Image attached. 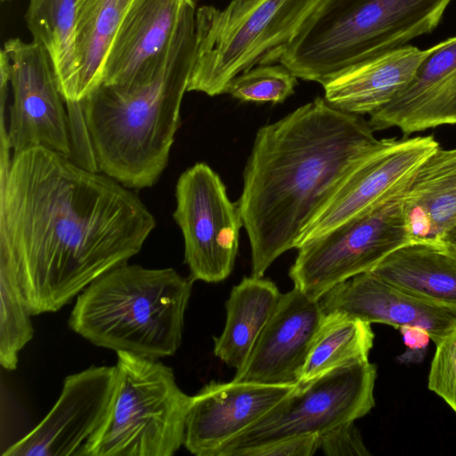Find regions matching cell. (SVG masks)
Masks as SVG:
<instances>
[{"instance_id":"cell-22","label":"cell","mask_w":456,"mask_h":456,"mask_svg":"<svg viewBox=\"0 0 456 456\" xmlns=\"http://www.w3.org/2000/svg\"><path fill=\"white\" fill-rule=\"evenodd\" d=\"M370 272L417 297L456 311V256L443 247L406 245Z\"/></svg>"},{"instance_id":"cell-11","label":"cell","mask_w":456,"mask_h":456,"mask_svg":"<svg viewBox=\"0 0 456 456\" xmlns=\"http://www.w3.org/2000/svg\"><path fill=\"white\" fill-rule=\"evenodd\" d=\"M3 50L10 61L12 102L8 126L1 111L0 135L13 154L43 147L72 159L69 114L47 52L18 37L5 41Z\"/></svg>"},{"instance_id":"cell-7","label":"cell","mask_w":456,"mask_h":456,"mask_svg":"<svg viewBox=\"0 0 456 456\" xmlns=\"http://www.w3.org/2000/svg\"><path fill=\"white\" fill-rule=\"evenodd\" d=\"M107 415L81 456H171L184 443L191 396L158 359L117 352Z\"/></svg>"},{"instance_id":"cell-24","label":"cell","mask_w":456,"mask_h":456,"mask_svg":"<svg viewBox=\"0 0 456 456\" xmlns=\"http://www.w3.org/2000/svg\"><path fill=\"white\" fill-rule=\"evenodd\" d=\"M77 0H28L25 15L33 40L47 52L59 91L72 102L76 79L75 26Z\"/></svg>"},{"instance_id":"cell-20","label":"cell","mask_w":456,"mask_h":456,"mask_svg":"<svg viewBox=\"0 0 456 456\" xmlns=\"http://www.w3.org/2000/svg\"><path fill=\"white\" fill-rule=\"evenodd\" d=\"M403 205L411 243L443 247L456 225V148L439 146L421 163L405 188Z\"/></svg>"},{"instance_id":"cell-12","label":"cell","mask_w":456,"mask_h":456,"mask_svg":"<svg viewBox=\"0 0 456 456\" xmlns=\"http://www.w3.org/2000/svg\"><path fill=\"white\" fill-rule=\"evenodd\" d=\"M438 147L433 135L381 139L307 226L297 248L403 190Z\"/></svg>"},{"instance_id":"cell-8","label":"cell","mask_w":456,"mask_h":456,"mask_svg":"<svg viewBox=\"0 0 456 456\" xmlns=\"http://www.w3.org/2000/svg\"><path fill=\"white\" fill-rule=\"evenodd\" d=\"M377 367L369 361L332 370L296 387L216 456H248L285 439L318 435L369 413L375 405Z\"/></svg>"},{"instance_id":"cell-15","label":"cell","mask_w":456,"mask_h":456,"mask_svg":"<svg viewBox=\"0 0 456 456\" xmlns=\"http://www.w3.org/2000/svg\"><path fill=\"white\" fill-rule=\"evenodd\" d=\"M296 387V384L215 382L195 395L187 415L183 445L197 456H216Z\"/></svg>"},{"instance_id":"cell-10","label":"cell","mask_w":456,"mask_h":456,"mask_svg":"<svg viewBox=\"0 0 456 456\" xmlns=\"http://www.w3.org/2000/svg\"><path fill=\"white\" fill-rule=\"evenodd\" d=\"M173 217L181 230L184 262L193 281L219 282L232 273L243 226L219 175L198 162L183 171L175 185Z\"/></svg>"},{"instance_id":"cell-25","label":"cell","mask_w":456,"mask_h":456,"mask_svg":"<svg viewBox=\"0 0 456 456\" xmlns=\"http://www.w3.org/2000/svg\"><path fill=\"white\" fill-rule=\"evenodd\" d=\"M373 340L370 322L340 312L325 314L296 385L303 386L345 365L369 361Z\"/></svg>"},{"instance_id":"cell-1","label":"cell","mask_w":456,"mask_h":456,"mask_svg":"<svg viewBox=\"0 0 456 456\" xmlns=\"http://www.w3.org/2000/svg\"><path fill=\"white\" fill-rule=\"evenodd\" d=\"M156 225L133 191L61 153L36 147L0 161V261L31 315L59 311L127 263Z\"/></svg>"},{"instance_id":"cell-33","label":"cell","mask_w":456,"mask_h":456,"mask_svg":"<svg viewBox=\"0 0 456 456\" xmlns=\"http://www.w3.org/2000/svg\"><path fill=\"white\" fill-rule=\"evenodd\" d=\"M3 1H4V0H3Z\"/></svg>"},{"instance_id":"cell-9","label":"cell","mask_w":456,"mask_h":456,"mask_svg":"<svg viewBox=\"0 0 456 456\" xmlns=\"http://www.w3.org/2000/svg\"><path fill=\"white\" fill-rule=\"evenodd\" d=\"M406 186L297 248L289 271L294 287L320 300L338 284L370 272L390 254L411 244L403 205Z\"/></svg>"},{"instance_id":"cell-4","label":"cell","mask_w":456,"mask_h":456,"mask_svg":"<svg viewBox=\"0 0 456 456\" xmlns=\"http://www.w3.org/2000/svg\"><path fill=\"white\" fill-rule=\"evenodd\" d=\"M193 281L173 268L119 265L77 296L69 326L100 347L172 356L182 343Z\"/></svg>"},{"instance_id":"cell-16","label":"cell","mask_w":456,"mask_h":456,"mask_svg":"<svg viewBox=\"0 0 456 456\" xmlns=\"http://www.w3.org/2000/svg\"><path fill=\"white\" fill-rule=\"evenodd\" d=\"M319 301L325 314L340 312L396 329L419 326L428 331L435 345L456 325V311L417 297L371 272L338 284Z\"/></svg>"},{"instance_id":"cell-29","label":"cell","mask_w":456,"mask_h":456,"mask_svg":"<svg viewBox=\"0 0 456 456\" xmlns=\"http://www.w3.org/2000/svg\"><path fill=\"white\" fill-rule=\"evenodd\" d=\"M328 456L370 455L354 421L344 423L321 436V446Z\"/></svg>"},{"instance_id":"cell-23","label":"cell","mask_w":456,"mask_h":456,"mask_svg":"<svg viewBox=\"0 0 456 456\" xmlns=\"http://www.w3.org/2000/svg\"><path fill=\"white\" fill-rule=\"evenodd\" d=\"M131 1L77 0L72 102L83 101L101 84L107 56Z\"/></svg>"},{"instance_id":"cell-13","label":"cell","mask_w":456,"mask_h":456,"mask_svg":"<svg viewBox=\"0 0 456 456\" xmlns=\"http://www.w3.org/2000/svg\"><path fill=\"white\" fill-rule=\"evenodd\" d=\"M115 381V366H91L67 376L46 416L3 455L81 456L107 415Z\"/></svg>"},{"instance_id":"cell-6","label":"cell","mask_w":456,"mask_h":456,"mask_svg":"<svg viewBox=\"0 0 456 456\" xmlns=\"http://www.w3.org/2000/svg\"><path fill=\"white\" fill-rule=\"evenodd\" d=\"M321 0H232L196 12V52L187 92L225 94L240 74L278 63Z\"/></svg>"},{"instance_id":"cell-14","label":"cell","mask_w":456,"mask_h":456,"mask_svg":"<svg viewBox=\"0 0 456 456\" xmlns=\"http://www.w3.org/2000/svg\"><path fill=\"white\" fill-rule=\"evenodd\" d=\"M325 316L320 301L297 288L281 294L246 362L232 380L297 384Z\"/></svg>"},{"instance_id":"cell-2","label":"cell","mask_w":456,"mask_h":456,"mask_svg":"<svg viewBox=\"0 0 456 456\" xmlns=\"http://www.w3.org/2000/svg\"><path fill=\"white\" fill-rule=\"evenodd\" d=\"M362 116L317 97L256 134L238 200L251 249L252 275L263 277L297 248L311 222L374 149Z\"/></svg>"},{"instance_id":"cell-18","label":"cell","mask_w":456,"mask_h":456,"mask_svg":"<svg viewBox=\"0 0 456 456\" xmlns=\"http://www.w3.org/2000/svg\"><path fill=\"white\" fill-rule=\"evenodd\" d=\"M198 0H132L107 56L102 82L127 86L152 66Z\"/></svg>"},{"instance_id":"cell-19","label":"cell","mask_w":456,"mask_h":456,"mask_svg":"<svg viewBox=\"0 0 456 456\" xmlns=\"http://www.w3.org/2000/svg\"><path fill=\"white\" fill-rule=\"evenodd\" d=\"M432 51L406 45L352 66L322 85L324 99L344 112L370 115L407 86Z\"/></svg>"},{"instance_id":"cell-27","label":"cell","mask_w":456,"mask_h":456,"mask_svg":"<svg viewBox=\"0 0 456 456\" xmlns=\"http://www.w3.org/2000/svg\"><path fill=\"white\" fill-rule=\"evenodd\" d=\"M297 77L284 65L256 66L237 76L225 94L247 102L281 103L295 94Z\"/></svg>"},{"instance_id":"cell-32","label":"cell","mask_w":456,"mask_h":456,"mask_svg":"<svg viewBox=\"0 0 456 456\" xmlns=\"http://www.w3.org/2000/svg\"><path fill=\"white\" fill-rule=\"evenodd\" d=\"M443 247L456 256V225H454L444 237Z\"/></svg>"},{"instance_id":"cell-30","label":"cell","mask_w":456,"mask_h":456,"mask_svg":"<svg viewBox=\"0 0 456 456\" xmlns=\"http://www.w3.org/2000/svg\"><path fill=\"white\" fill-rule=\"evenodd\" d=\"M321 446V436L307 435L285 439L257 448L248 456H311Z\"/></svg>"},{"instance_id":"cell-21","label":"cell","mask_w":456,"mask_h":456,"mask_svg":"<svg viewBox=\"0 0 456 456\" xmlns=\"http://www.w3.org/2000/svg\"><path fill=\"white\" fill-rule=\"evenodd\" d=\"M281 293L270 280L251 275L234 286L225 303L226 322L214 338V354L226 365L240 369L248 358L271 318Z\"/></svg>"},{"instance_id":"cell-28","label":"cell","mask_w":456,"mask_h":456,"mask_svg":"<svg viewBox=\"0 0 456 456\" xmlns=\"http://www.w3.org/2000/svg\"><path fill=\"white\" fill-rule=\"evenodd\" d=\"M436 346L428 387L456 412V325Z\"/></svg>"},{"instance_id":"cell-26","label":"cell","mask_w":456,"mask_h":456,"mask_svg":"<svg viewBox=\"0 0 456 456\" xmlns=\"http://www.w3.org/2000/svg\"><path fill=\"white\" fill-rule=\"evenodd\" d=\"M0 364L17 368L19 354L32 339L34 328L16 273L0 261Z\"/></svg>"},{"instance_id":"cell-3","label":"cell","mask_w":456,"mask_h":456,"mask_svg":"<svg viewBox=\"0 0 456 456\" xmlns=\"http://www.w3.org/2000/svg\"><path fill=\"white\" fill-rule=\"evenodd\" d=\"M196 12L135 81L101 83L79 102L97 170L129 189L153 186L167 166L195 58Z\"/></svg>"},{"instance_id":"cell-31","label":"cell","mask_w":456,"mask_h":456,"mask_svg":"<svg viewBox=\"0 0 456 456\" xmlns=\"http://www.w3.org/2000/svg\"><path fill=\"white\" fill-rule=\"evenodd\" d=\"M399 330L406 350L397 360L407 364L420 362L427 354L429 342L432 341L430 334L419 326H403Z\"/></svg>"},{"instance_id":"cell-5","label":"cell","mask_w":456,"mask_h":456,"mask_svg":"<svg viewBox=\"0 0 456 456\" xmlns=\"http://www.w3.org/2000/svg\"><path fill=\"white\" fill-rule=\"evenodd\" d=\"M452 0H321L278 63L324 85L346 69L431 33Z\"/></svg>"},{"instance_id":"cell-17","label":"cell","mask_w":456,"mask_h":456,"mask_svg":"<svg viewBox=\"0 0 456 456\" xmlns=\"http://www.w3.org/2000/svg\"><path fill=\"white\" fill-rule=\"evenodd\" d=\"M369 117L373 131L398 128L404 137L456 125V37L433 46L407 86Z\"/></svg>"}]
</instances>
